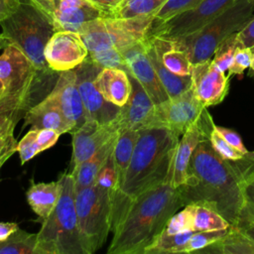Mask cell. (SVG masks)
<instances>
[{
    "mask_svg": "<svg viewBox=\"0 0 254 254\" xmlns=\"http://www.w3.org/2000/svg\"><path fill=\"white\" fill-rule=\"evenodd\" d=\"M117 135L111 138L106 144H104L96 153H94L89 159L81 163L70 175L74 180L75 190L92 186L95 184L98 174L111 156Z\"/></svg>",
    "mask_w": 254,
    "mask_h": 254,
    "instance_id": "cell-24",
    "label": "cell"
},
{
    "mask_svg": "<svg viewBox=\"0 0 254 254\" xmlns=\"http://www.w3.org/2000/svg\"><path fill=\"white\" fill-rule=\"evenodd\" d=\"M145 46L148 57L153 64V67L163 85L166 92L170 97L177 96L184 91L188 90L191 86V76L190 75H178L171 70H169L162 61L160 60L154 46L148 37L145 38Z\"/></svg>",
    "mask_w": 254,
    "mask_h": 254,
    "instance_id": "cell-27",
    "label": "cell"
},
{
    "mask_svg": "<svg viewBox=\"0 0 254 254\" xmlns=\"http://www.w3.org/2000/svg\"><path fill=\"white\" fill-rule=\"evenodd\" d=\"M237 38L241 46L251 48L254 46V16L237 33Z\"/></svg>",
    "mask_w": 254,
    "mask_h": 254,
    "instance_id": "cell-46",
    "label": "cell"
},
{
    "mask_svg": "<svg viewBox=\"0 0 254 254\" xmlns=\"http://www.w3.org/2000/svg\"><path fill=\"white\" fill-rule=\"evenodd\" d=\"M11 1H12V2H14L15 4H19L22 0H11Z\"/></svg>",
    "mask_w": 254,
    "mask_h": 254,
    "instance_id": "cell-59",
    "label": "cell"
},
{
    "mask_svg": "<svg viewBox=\"0 0 254 254\" xmlns=\"http://www.w3.org/2000/svg\"><path fill=\"white\" fill-rule=\"evenodd\" d=\"M168 0H123L111 17L133 18L155 15Z\"/></svg>",
    "mask_w": 254,
    "mask_h": 254,
    "instance_id": "cell-31",
    "label": "cell"
},
{
    "mask_svg": "<svg viewBox=\"0 0 254 254\" xmlns=\"http://www.w3.org/2000/svg\"><path fill=\"white\" fill-rule=\"evenodd\" d=\"M226 231L227 229L214 231H194L190 238L188 240L183 253L199 252L203 248L219 240L226 233Z\"/></svg>",
    "mask_w": 254,
    "mask_h": 254,
    "instance_id": "cell-37",
    "label": "cell"
},
{
    "mask_svg": "<svg viewBox=\"0 0 254 254\" xmlns=\"http://www.w3.org/2000/svg\"><path fill=\"white\" fill-rule=\"evenodd\" d=\"M33 5H35L37 8H39L45 15H47L53 22L56 6H57V0H27Z\"/></svg>",
    "mask_w": 254,
    "mask_h": 254,
    "instance_id": "cell-47",
    "label": "cell"
},
{
    "mask_svg": "<svg viewBox=\"0 0 254 254\" xmlns=\"http://www.w3.org/2000/svg\"><path fill=\"white\" fill-rule=\"evenodd\" d=\"M250 50H251V53H252V64H251V66L249 67L248 76L254 78V46H252L250 48Z\"/></svg>",
    "mask_w": 254,
    "mask_h": 254,
    "instance_id": "cell-54",
    "label": "cell"
},
{
    "mask_svg": "<svg viewBox=\"0 0 254 254\" xmlns=\"http://www.w3.org/2000/svg\"><path fill=\"white\" fill-rule=\"evenodd\" d=\"M18 6L11 0H0V22L6 19Z\"/></svg>",
    "mask_w": 254,
    "mask_h": 254,
    "instance_id": "cell-51",
    "label": "cell"
},
{
    "mask_svg": "<svg viewBox=\"0 0 254 254\" xmlns=\"http://www.w3.org/2000/svg\"><path fill=\"white\" fill-rule=\"evenodd\" d=\"M199 252L218 254H254V240L242 227L230 224L226 233L219 240L213 242Z\"/></svg>",
    "mask_w": 254,
    "mask_h": 254,
    "instance_id": "cell-26",
    "label": "cell"
},
{
    "mask_svg": "<svg viewBox=\"0 0 254 254\" xmlns=\"http://www.w3.org/2000/svg\"><path fill=\"white\" fill-rule=\"evenodd\" d=\"M237 33H233L224 39L214 51L211 63L221 71H228L234 58L235 51L239 46Z\"/></svg>",
    "mask_w": 254,
    "mask_h": 254,
    "instance_id": "cell-34",
    "label": "cell"
},
{
    "mask_svg": "<svg viewBox=\"0 0 254 254\" xmlns=\"http://www.w3.org/2000/svg\"><path fill=\"white\" fill-rule=\"evenodd\" d=\"M21 115L22 112L16 109H6L0 111V141L13 135L15 126Z\"/></svg>",
    "mask_w": 254,
    "mask_h": 254,
    "instance_id": "cell-42",
    "label": "cell"
},
{
    "mask_svg": "<svg viewBox=\"0 0 254 254\" xmlns=\"http://www.w3.org/2000/svg\"><path fill=\"white\" fill-rule=\"evenodd\" d=\"M112 190L94 184L75 190V209L84 254L96 252L112 229Z\"/></svg>",
    "mask_w": 254,
    "mask_h": 254,
    "instance_id": "cell-7",
    "label": "cell"
},
{
    "mask_svg": "<svg viewBox=\"0 0 254 254\" xmlns=\"http://www.w3.org/2000/svg\"><path fill=\"white\" fill-rule=\"evenodd\" d=\"M139 130L134 129H124L118 131L115 146L112 152L113 165L117 179V186L115 191L119 190L123 183L125 173L129 166L134 148L139 138Z\"/></svg>",
    "mask_w": 254,
    "mask_h": 254,
    "instance_id": "cell-28",
    "label": "cell"
},
{
    "mask_svg": "<svg viewBox=\"0 0 254 254\" xmlns=\"http://www.w3.org/2000/svg\"><path fill=\"white\" fill-rule=\"evenodd\" d=\"M202 0H168L154 15V23L167 21L168 19L190 10L198 5Z\"/></svg>",
    "mask_w": 254,
    "mask_h": 254,
    "instance_id": "cell-38",
    "label": "cell"
},
{
    "mask_svg": "<svg viewBox=\"0 0 254 254\" xmlns=\"http://www.w3.org/2000/svg\"><path fill=\"white\" fill-rule=\"evenodd\" d=\"M139 133L123 183L112 194L111 230L137 195L171 180L173 158L180 136L164 127L144 128Z\"/></svg>",
    "mask_w": 254,
    "mask_h": 254,
    "instance_id": "cell-3",
    "label": "cell"
},
{
    "mask_svg": "<svg viewBox=\"0 0 254 254\" xmlns=\"http://www.w3.org/2000/svg\"><path fill=\"white\" fill-rule=\"evenodd\" d=\"M154 21L153 15L133 18L102 17L89 21L78 31L88 52L122 49L144 40Z\"/></svg>",
    "mask_w": 254,
    "mask_h": 254,
    "instance_id": "cell-9",
    "label": "cell"
},
{
    "mask_svg": "<svg viewBox=\"0 0 254 254\" xmlns=\"http://www.w3.org/2000/svg\"><path fill=\"white\" fill-rule=\"evenodd\" d=\"M76 75V84L83 102L87 119H94L101 124L114 120L120 107L108 102L94 85V79L101 67L87 58L73 68Z\"/></svg>",
    "mask_w": 254,
    "mask_h": 254,
    "instance_id": "cell-12",
    "label": "cell"
},
{
    "mask_svg": "<svg viewBox=\"0 0 254 254\" xmlns=\"http://www.w3.org/2000/svg\"><path fill=\"white\" fill-rule=\"evenodd\" d=\"M95 184L111 190L112 192L115 191L116 186H117V179H116L115 169H114V165H113L112 154L109 157L106 164L104 165V167L102 168V170L100 171V173L98 174Z\"/></svg>",
    "mask_w": 254,
    "mask_h": 254,
    "instance_id": "cell-43",
    "label": "cell"
},
{
    "mask_svg": "<svg viewBox=\"0 0 254 254\" xmlns=\"http://www.w3.org/2000/svg\"><path fill=\"white\" fill-rule=\"evenodd\" d=\"M240 161L243 170L241 188L244 196V208L239 223L246 219H254V162L246 156Z\"/></svg>",
    "mask_w": 254,
    "mask_h": 254,
    "instance_id": "cell-33",
    "label": "cell"
},
{
    "mask_svg": "<svg viewBox=\"0 0 254 254\" xmlns=\"http://www.w3.org/2000/svg\"><path fill=\"white\" fill-rule=\"evenodd\" d=\"M205 108L190 86L183 93L156 104L153 127H164L182 136Z\"/></svg>",
    "mask_w": 254,
    "mask_h": 254,
    "instance_id": "cell-11",
    "label": "cell"
},
{
    "mask_svg": "<svg viewBox=\"0 0 254 254\" xmlns=\"http://www.w3.org/2000/svg\"><path fill=\"white\" fill-rule=\"evenodd\" d=\"M61 195L37 233L35 254H84L75 209V187L68 172L60 176Z\"/></svg>",
    "mask_w": 254,
    "mask_h": 254,
    "instance_id": "cell-4",
    "label": "cell"
},
{
    "mask_svg": "<svg viewBox=\"0 0 254 254\" xmlns=\"http://www.w3.org/2000/svg\"><path fill=\"white\" fill-rule=\"evenodd\" d=\"M14 154V152H9V153H7V154H5L1 159H0V169L2 168V166L5 164V162L12 156Z\"/></svg>",
    "mask_w": 254,
    "mask_h": 254,
    "instance_id": "cell-57",
    "label": "cell"
},
{
    "mask_svg": "<svg viewBox=\"0 0 254 254\" xmlns=\"http://www.w3.org/2000/svg\"><path fill=\"white\" fill-rule=\"evenodd\" d=\"M238 226L242 227L246 233L254 240V219H246L241 221Z\"/></svg>",
    "mask_w": 254,
    "mask_h": 254,
    "instance_id": "cell-52",
    "label": "cell"
},
{
    "mask_svg": "<svg viewBox=\"0 0 254 254\" xmlns=\"http://www.w3.org/2000/svg\"><path fill=\"white\" fill-rule=\"evenodd\" d=\"M193 229V204H186L182 209L178 210L168 220L164 232L168 234H176L180 232L191 231ZM195 231V230H194Z\"/></svg>",
    "mask_w": 254,
    "mask_h": 254,
    "instance_id": "cell-35",
    "label": "cell"
},
{
    "mask_svg": "<svg viewBox=\"0 0 254 254\" xmlns=\"http://www.w3.org/2000/svg\"><path fill=\"white\" fill-rule=\"evenodd\" d=\"M60 136V133L52 129H38L37 140L42 152L54 146L59 140Z\"/></svg>",
    "mask_w": 254,
    "mask_h": 254,
    "instance_id": "cell-45",
    "label": "cell"
},
{
    "mask_svg": "<svg viewBox=\"0 0 254 254\" xmlns=\"http://www.w3.org/2000/svg\"><path fill=\"white\" fill-rule=\"evenodd\" d=\"M17 144L18 142L13 135L5 140L0 141V159L9 152H17Z\"/></svg>",
    "mask_w": 254,
    "mask_h": 254,
    "instance_id": "cell-49",
    "label": "cell"
},
{
    "mask_svg": "<svg viewBox=\"0 0 254 254\" xmlns=\"http://www.w3.org/2000/svg\"><path fill=\"white\" fill-rule=\"evenodd\" d=\"M214 128L220 134V136L230 146H232L236 151H238L239 153H241L244 156L249 153V151L244 146L240 135L237 132H235L232 129H229V128H226V127H222V126H218V125H214Z\"/></svg>",
    "mask_w": 254,
    "mask_h": 254,
    "instance_id": "cell-44",
    "label": "cell"
},
{
    "mask_svg": "<svg viewBox=\"0 0 254 254\" xmlns=\"http://www.w3.org/2000/svg\"><path fill=\"white\" fill-rule=\"evenodd\" d=\"M2 34L43 72L53 71L46 61L45 49L56 32L52 20L27 0L0 22Z\"/></svg>",
    "mask_w": 254,
    "mask_h": 254,
    "instance_id": "cell-5",
    "label": "cell"
},
{
    "mask_svg": "<svg viewBox=\"0 0 254 254\" xmlns=\"http://www.w3.org/2000/svg\"><path fill=\"white\" fill-rule=\"evenodd\" d=\"M250 3H252V4H254V0H248Z\"/></svg>",
    "mask_w": 254,
    "mask_h": 254,
    "instance_id": "cell-60",
    "label": "cell"
},
{
    "mask_svg": "<svg viewBox=\"0 0 254 254\" xmlns=\"http://www.w3.org/2000/svg\"><path fill=\"white\" fill-rule=\"evenodd\" d=\"M107 16L89 0H57L53 24L56 31L77 32L81 26Z\"/></svg>",
    "mask_w": 254,
    "mask_h": 254,
    "instance_id": "cell-20",
    "label": "cell"
},
{
    "mask_svg": "<svg viewBox=\"0 0 254 254\" xmlns=\"http://www.w3.org/2000/svg\"><path fill=\"white\" fill-rule=\"evenodd\" d=\"M25 123L34 129H52L60 133H71L73 128L56 100L48 94L24 114Z\"/></svg>",
    "mask_w": 254,
    "mask_h": 254,
    "instance_id": "cell-21",
    "label": "cell"
},
{
    "mask_svg": "<svg viewBox=\"0 0 254 254\" xmlns=\"http://www.w3.org/2000/svg\"><path fill=\"white\" fill-rule=\"evenodd\" d=\"M117 134L118 128L114 121L101 124L94 119H86L81 126L71 132L72 154L68 173L71 174Z\"/></svg>",
    "mask_w": 254,
    "mask_h": 254,
    "instance_id": "cell-15",
    "label": "cell"
},
{
    "mask_svg": "<svg viewBox=\"0 0 254 254\" xmlns=\"http://www.w3.org/2000/svg\"><path fill=\"white\" fill-rule=\"evenodd\" d=\"M251 64H252V53L250 48L243 47L239 44V46L235 51L233 62L228 69V74L230 76L233 74L242 76L244 71L246 69H249V67L251 66Z\"/></svg>",
    "mask_w": 254,
    "mask_h": 254,
    "instance_id": "cell-41",
    "label": "cell"
},
{
    "mask_svg": "<svg viewBox=\"0 0 254 254\" xmlns=\"http://www.w3.org/2000/svg\"><path fill=\"white\" fill-rule=\"evenodd\" d=\"M236 0H202L195 7L167 21L152 23L150 36L178 39L191 34L228 9Z\"/></svg>",
    "mask_w": 254,
    "mask_h": 254,
    "instance_id": "cell-10",
    "label": "cell"
},
{
    "mask_svg": "<svg viewBox=\"0 0 254 254\" xmlns=\"http://www.w3.org/2000/svg\"><path fill=\"white\" fill-rule=\"evenodd\" d=\"M87 59L101 68H121L125 71L128 69L121 51L117 49L88 52Z\"/></svg>",
    "mask_w": 254,
    "mask_h": 254,
    "instance_id": "cell-36",
    "label": "cell"
},
{
    "mask_svg": "<svg viewBox=\"0 0 254 254\" xmlns=\"http://www.w3.org/2000/svg\"><path fill=\"white\" fill-rule=\"evenodd\" d=\"M37 233L18 229L6 240L0 241V254H35Z\"/></svg>",
    "mask_w": 254,
    "mask_h": 254,
    "instance_id": "cell-32",
    "label": "cell"
},
{
    "mask_svg": "<svg viewBox=\"0 0 254 254\" xmlns=\"http://www.w3.org/2000/svg\"><path fill=\"white\" fill-rule=\"evenodd\" d=\"M241 161L223 159L211 146L209 139L195 148L187 177L179 187L185 205L200 202L216 209L230 224L239 223L244 196L241 188Z\"/></svg>",
    "mask_w": 254,
    "mask_h": 254,
    "instance_id": "cell-1",
    "label": "cell"
},
{
    "mask_svg": "<svg viewBox=\"0 0 254 254\" xmlns=\"http://www.w3.org/2000/svg\"><path fill=\"white\" fill-rule=\"evenodd\" d=\"M58 72L40 71L15 45L9 44L0 56V78L7 89V96L26 112L36 103L37 94L45 91Z\"/></svg>",
    "mask_w": 254,
    "mask_h": 254,
    "instance_id": "cell-6",
    "label": "cell"
},
{
    "mask_svg": "<svg viewBox=\"0 0 254 254\" xmlns=\"http://www.w3.org/2000/svg\"><path fill=\"white\" fill-rule=\"evenodd\" d=\"M194 230L168 234L162 231L155 241L145 250L144 254H175L183 253V250L193 234Z\"/></svg>",
    "mask_w": 254,
    "mask_h": 254,
    "instance_id": "cell-30",
    "label": "cell"
},
{
    "mask_svg": "<svg viewBox=\"0 0 254 254\" xmlns=\"http://www.w3.org/2000/svg\"><path fill=\"white\" fill-rule=\"evenodd\" d=\"M246 157H247L249 160H251L252 162H254V151L249 152V153L246 155Z\"/></svg>",
    "mask_w": 254,
    "mask_h": 254,
    "instance_id": "cell-58",
    "label": "cell"
},
{
    "mask_svg": "<svg viewBox=\"0 0 254 254\" xmlns=\"http://www.w3.org/2000/svg\"><path fill=\"white\" fill-rule=\"evenodd\" d=\"M99 9H101L107 16L111 17L112 13L121 4L123 0H89Z\"/></svg>",
    "mask_w": 254,
    "mask_h": 254,
    "instance_id": "cell-48",
    "label": "cell"
},
{
    "mask_svg": "<svg viewBox=\"0 0 254 254\" xmlns=\"http://www.w3.org/2000/svg\"><path fill=\"white\" fill-rule=\"evenodd\" d=\"M37 132L38 129L31 128L17 144V152L22 165L42 152L37 140Z\"/></svg>",
    "mask_w": 254,
    "mask_h": 254,
    "instance_id": "cell-39",
    "label": "cell"
},
{
    "mask_svg": "<svg viewBox=\"0 0 254 254\" xmlns=\"http://www.w3.org/2000/svg\"><path fill=\"white\" fill-rule=\"evenodd\" d=\"M61 183L32 184L26 192L27 201L32 210L42 219L47 218L57 205L61 195Z\"/></svg>",
    "mask_w": 254,
    "mask_h": 254,
    "instance_id": "cell-25",
    "label": "cell"
},
{
    "mask_svg": "<svg viewBox=\"0 0 254 254\" xmlns=\"http://www.w3.org/2000/svg\"><path fill=\"white\" fill-rule=\"evenodd\" d=\"M191 87L197 99L207 108L224 100L229 91V74L219 70L211 59L192 64Z\"/></svg>",
    "mask_w": 254,
    "mask_h": 254,
    "instance_id": "cell-17",
    "label": "cell"
},
{
    "mask_svg": "<svg viewBox=\"0 0 254 254\" xmlns=\"http://www.w3.org/2000/svg\"><path fill=\"white\" fill-rule=\"evenodd\" d=\"M88 50L77 32L56 31L45 49L49 67L55 72L75 68L85 61Z\"/></svg>",
    "mask_w": 254,
    "mask_h": 254,
    "instance_id": "cell-14",
    "label": "cell"
},
{
    "mask_svg": "<svg viewBox=\"0 0 254 254\" xmlns=\"http://www.w3.org/2000/svg\"><path fill=\"white\" fill-rule=\"evenodd\" d=\"M49 94L56 100L64 115L71 124L73 131L85 122L87 118L76 84L74 69L60 72Z\"/></svg>",
    "mask_w": 254,
    "mask_h": 254,
    "instance_id": "cell-19",
    "label": "cell"
},
{
    "mask_svg": "<svg viewBox=\"0 0 254 254\" xmlns=\"http://www.w3.org/2000/svg\"><path fill=\"white\" fill-rule=\"evenodd\" d=\"M254 4L236 0L228 9L195 32L178 40L187 50L191 64L210 60L218 45L233 33L239 32L254 16Z\"/></svg>",
    "mask_w": 254,
    "mask_h": 254,
    "instance_id": "cell-8",
    "label": "cell"
},
{
    "mask_svg": "<svg viewBox=\"0 0 254 254\" xmlns=\"http://www.w3.org/2000/svg\"><path fill=\"white\" fill-rule=\"evenodd\" d=\"M215 125V124H214ZM209 142L212 146V148L225 160L227 161H239L242 160L245 156L236 151L232 146H230L221 136L220 134L215 130L213 127V130L210 133L209 136Z\"/></svg>",
    "mask_w": 254,
    "mask_h": 254,
    "instance_id": "cell-40",
    "label": "cell"
},
{
    "mask_svg": "<svg viewBox=\"0 0 254 254\" xmlns=\"http://www.w3.org/2000/svg\"><path fill=\"white\" fill-rule=\"evenodd\" d=\"M185 206L179 188L171 180L137 195L113 228L108 254H144L164 230L168 220Z\"/></svg>",
    "mask_w": 254,
    "mask_h": 254,
    "instance_id": "cell-2",
    "label": "cell"
},
{
    "mask_svg": "<svg viewBox=\"0 0 254 254\" xmlns=\"http://www.w3.org/2000/svg\"><path fill=\"white\" fill-rule=\"evenodd\" d=\"M94 85L108 102L121 107L131 93V82L127 71L121 68H101Z\"/></svg>",
    "mask_w": 254,
    "mask_h": 254,
    "instance_id": "cell-22",
    "label": "cell"
},
{
    "mask_svg": "<svg viewBox=\"0 0 254 254\" xmlns=\"http://www.w3.org/2000/svg\"><path fill=\"white\" fill-rule=\"evenodd\" d=\"M19 229V225L15 222L0 221V241L6 240L10 235Z\"/></svg>",
    "mask_w": 254,
    "mask_h": 254,
    "instance_id": "cell-50",
    "label": "cell"
},
{
    "mask_svg": "<svg viewBox=\"0 0 254 254\" xmlns=\"http://www.w3.org/2000/svg\"><path fill=\"white\" fill-rule=\"evenodd\" d=\"M193 204V229L195 231H214L227 229L230 223L213 207L200 203Z\"/></svg>",
    "mask_w": 254,
    "mask_h": 254,
    "instance_id": "cell-29",
    "label": "cell"
},
{
    "mask_svg": "<svg viewBox=\"0 0 254 254\" xmlns=\"http://www.w3.org/2000/svg\"><path fill=\"white\" fill-rule=\"evenodd\" d=\"M127 70H129L141 83L155 104H159L169 98L163 87L153 64L148 57L145 39L121 50Z\"/></svg>",
    "mask_w": 254,
    "mask_h": 254,
    "instance_id": "cell-18",
    "label": "cell"
},
{
    "mask_svg": "<svg viewBox=\"0 0 254 254\" xmlns=\"http://www.w3.org/2000/svg\"><path fill=\"white\" fill-rule=\"evenodd\" d=\"M164 65L178 75H190L191 63L185 47L175 39L147 35Z\"/></svg>",
    "mask_w": 254,
    "mask_h": 254,
    "instance_id": "cell-23",
    "label": "cell"
},
{
    "mask_svg": "<svg viewBox=\"0 0 254 254\" xmlns=\"http://www.w3.org/2000/svg\"><path fill=\"white\" fill-rule=\"evenodd\" d=\"M6 109H16V110H19L21 111L17 106L16 104L8 97H4L3 99H0V111L2 110H6ZM22 112V111H21ZM23 113V112H22Z\"/></svg>",
    "mask_w": 254,
    "mask_h": 254,
    "instance_id": "cell-53",
    "label": "cell"
},
{
    "mask_svg": "<svg viewBox=\"0 0 254 254\" xmlns=\"http://www.w3.org/2000/svg\"><path fill=\"white\" fill-rule=\"evenodd\" d=\"M213 127V119L207 108H205L200 116L182 135L176 146L171 168V183L175 188H179L184 184L195 148L202 140L209 139Z\"/></svg>",
    "mask_w": 254,
    "mask_h": 254,
    "instance_id": "cell-13",
    "label": "cell"
},
{
    "mask_svg": "<svg viewBox=\"0 0 254 254\" xmlns=\"http://www.w3.org/2000/svg\"><path fill=\"white\" fill-rule=\"evenodd\" d=\"M127 73L131 82V93L127 102L120 107L113 121L118 131L153 127L156 104L137 78L129 70H127Z\"/></svg>",
    "mask_w": 254,
    "mask_h": 254,
    "instance_id": "cell-16",
    "label": "cell"
},
{
    "mask_svg": "<svg viewBox=\"0 0 254 254\" xmlns=\"http://www.w3.org/2000/svg\"><path fill=\"white\" fill-rule=\"evenodd\" d=\"M9 44H10L9 40L1 33V34H0V50L5 49Z\"/></svg>",
    "mask_w": 254,
    "mask_h": 254,
    "instance_id": "cell-55",
    "label": "cell"
},
{
    "mask_svg": "<svg viewBox=\"0 0 254 254\" xmlns=\"http://www.w3.org/2000/svg\"><path fill=\"white\" fill-rule=\"evenodd\" d=\"M6 96H7V89H6L4 82L0 78V99H3Z\"/></svg>",
    "mask_w": 254,
    "mask_h": 254,
    "instance_id": "cell-56",
    "label": "cell"
}]
</instances>
